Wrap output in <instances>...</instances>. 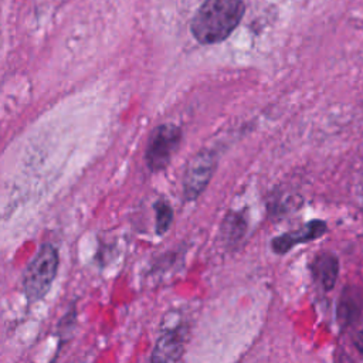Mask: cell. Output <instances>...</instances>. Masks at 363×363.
<instances>
[{
    "mask_svg": "<svg viewBox=\"0 0 363 363\" xmlns=\"http://www.w3.org/2000/svg\"><path fill=\"white\" fill-rule=\"evenodd\" d=\"M339 262L332 252H321L313 262L314 280L325 290L331 291L338 280Z\"/></svg>",
    "mask_w": 363,
    "mask_h": 363,
    "instance_id": "cell-7",
    "label": "cell"
},
{
    "mask_svg": "<svg viewBox=\"0 0 363 363\" xmlns=\"http://www.w3.org/2000/svg\"><path fill=\"white\" fill-rule=\"evenodd\" d=\"M182 350V338L178 332L165 334L155 346L152 353V363H168L175 360Z\"/></svg>",
    "mask_w": 363,
    "mask_h": 363,
    "instance_id": "cell-8",
    "label": "cell"
},
{
    "mask_svg": "<svg viewBox=\"0 0 363 363\" xmlns=\"http://www.w3.org/2000/svg\"><path fill=\"white\" fill-rule=\"evenodd\" d=\"M182 141V132L175 125H162L155 129L146 149V164L150 171L165 169Z\"/></svg>",
    "mask_w": 363,
    "mask_h": 363,
    "instance_id": "cell-3",
    "label": "cell"
},
{
    "mask_svg": "<svg viewBox=\"0 0 363 363\" xmlns=\"http://www.w3.org/2000/svg\"><path fill=\"white\" fill-rule=\"evenodd\" d=\"M325 233H327V223L322 220H313V222L306 223L302 229H299L297 232L276 237L271 243V247H273L274 252L285 254L297 244L317 240L321 236H324Z\"/></svg>",
    "mask_w": 363,
    "mask_h": 363,
    "instance_id": "cell-5",
    "label": "cell"
},
{
    "mask_svg": "<svg viewBox=\"0 0 363 363\" xmlns=\"http://www.w3.org/2000/svg\"><path fill=\"white\" fill-rule=\"evenodd\" d=\"M59 264V250L50 243L43 244L23 273V291L30 304L48 294L57 277Z\"/></svg>",
    "mask_w": 363,
    "mask_h": 363,
    "instance_id": "cell-2",
    "label": "cell"
},
{
    "mask_svg": "<svg viewBox=\"0 0 363 363\" xmlns=\"http://www.w3.org/2000/svg\"><path fill=\"white\" fill-rule=\"evenodd\" d=\"M245 230V225L239 215H232L225 223V233L230 241L239 240Z\"/></svg>",
    "mask_w": 363,
    "mask_h": 363,
    "instance_id": "cell-10",
    "label": "cell"
},
{
    "mask_svg": "<svg viewBox=\"0 0 363 363\" xmlns=\"http://www.w3.org/2000/svg\"><path fill=\"white\" fill-rule=\"evenodd\" d=\"M355 346L357 348V350L360 353H363V329L356 334V336H355Z\"/></svg>",
    "mask_w": 363,
    "mask_h": 363,
    "instance_id": "cell-11",
    "label": "cell"
},
{
    "mask_svg": "<svg viewBox=\"0 0 363 363\" xmlns=\"http://www.w3.org/2000/svg\"><path fill=\"white\" fill-rule=\"evenodd\" d=\"M216 168L215 155L211 152H200L190 161L185 175V197L194 200L209 185Z\"/></svg>",
    "mask_w": 363,
    "mask_h": 363,
    "instance_id": "cell-4",
    "label": "cell"
},
{
    "mask_svg": "<svg viewBox=\"0 0 363 363\" xmlns=\"http://www.w3.org/2000/svg\"><path fill=\"white\" fill-rule=\"evenodd\" d=\"M243 15L241 0H206L194 15L192 33L201 44L220 43L234 31Z\"/></svg>",
    "mask_w": 363,
    "mask_h": 363,
    "instance_id": "cell-1",
    "label": "cell"
},
{
    "mask_svg": "<svg viewBox=\"0 0 363 363\" xmlns=\"http://www.w3.org/2000/svg\"><path fill=\"white\" fill-rule=\"evenodd\" d=\"M363 311V291L356 285H349L342 291L338 304L336 317L342 327L353 325L362 315Z\"/></svg>",
    "mask_w": 363,
    "mask_h": 363,
    "instance_id": "cell-6",
    "label": "cell"
},
{
    "mask_svg": "<svg viewBox=\"0 0 363 363\" xmlns=\"http://www.w3.org/2000/svg\"><path fill=\"white\" fill-rule=\"evenodd\" d=\"M155 212H157V233L165 234L173 220V211L166 201H158L155 204Z\"/></svg>",
    "mask_w": 363,
    "mask_h": 363,
    "instance_id": "cell-9",
    "label": "cell"
}]
</instances>
